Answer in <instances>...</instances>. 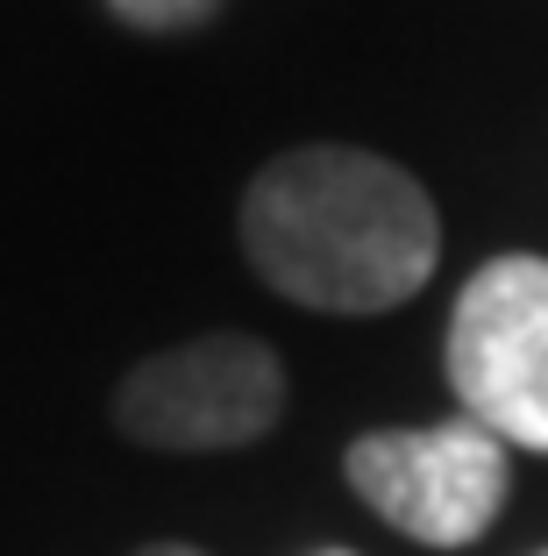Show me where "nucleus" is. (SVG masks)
<instances>
[{
    "label": "nucleus",
    "instance_id": "20e7f679",
    "mask_svg": "<svg viewBox=\"0 0 548 556\" xmlns=\"http://www.w3.org/2000/svg\"><path fill=\"white\" fill-rule=\"evenodd\" d=\"M449 386L506 450L548 457V257H492L449 314Z\"/></svg>",
    "mask_w": 548,
    "mask_h": 556
},
{
    "label": "nucleus",
    "instance_id": "423d86ee",
    "mask_svg": "<svg viewBox=\"0 0 548 556\" xmlns=\"http://www.w3.org/2000/svg\"><path fill=\"white\" fill-rule=\"evenodd\" d=\"M136 556H207V549H193V542H150V549H136Z\"/></svg>",
    "mask_w": 548,
    "mask_h": 556
},
{
    "label": "nucleus",
    "instance_id": "f03ea898",
    "mask_svg": "<svg viewBox=\"0 0 548 556\" xmlns=\"http://www.w3.org/2000/svg\"><path fill=\"white\" fill-rule=\"evenodd\" d=\"M349 485L364 492V507L385 528H399L406 542L428 549H463L499 521L513 464L506 442L492 428H477L470 414L442 428H371L349 442Z\"/></svg>",
    "mask_w": 548,
    "mask_h": 556
},
{
    "label": "nucleus",
    "instance_id": "7ed1b4c3",
    "mask_svg": "<svg viewBox=\"0 0 548 556\" xmlns=\"http://www.w3.org/2000/svg\"><path fill=\"white\" fill-rule=\"evenodd\" d=\"M285 414V364L257 336H200L143 357L122 393L114 428L143 450H250Z\"/></svg>",
    "mask_w": 548,
    "mask_h": 556
},
{
    "label": "nucleus",
    "instance_id": "0eeeda50",
    "mask_svg": "<svg viewBox=\"0 0 548 556\" xmlns=\"http://www.w3.org/2000/svg\"><path fill=\"white\" fill-rule=\"evenodd\" d=\"M328 556H349V549H328Z\"/></svg>",
    "mask_w": 548,
    "mask_h": 556
},
{
    "label": "nucleus",
    "instance_id": "39448f33",
    "mask_svg": "<svg viewBox=\"0 0 548 556\" xmlns=\"http://www.w3.org/2000/svg\"><path fill=\"white\" fill-rule=\"evenodd\" d=\"M107 8L143 36H178V29H200V22L221 15V0H107Z\"/></svg>",
    "mask_w": 548,
    "mask_h": 556
},
{
    "label": "nucleus",
    "instance_id": "f257e3e1",
    "mask_svg": "<svg viewBox=\"0 0 548 556\" xmlns=\"http://www.w3.org/2000/svg\"><path fill=\"white\" fill-rule=\"evenodd\" d=\"M242 250L264 286L321 314H385L442 257L435 200L378 150L307 143L271 157L242 193Z\"/></svg>",
    "mask_w": 548,
    "mask_h": 556
}]
</instances>
